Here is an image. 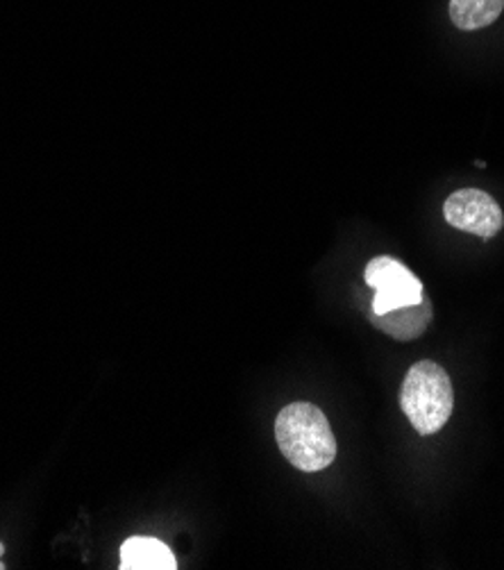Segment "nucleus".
<instances>
[{
    "label": "nucleus",
    "mask_w": 504,
    "mask_h": 570,
    "mask_svg": "<svg viewBox=\"0 0 504 570\" xmlns=\"http://www.w3.org/2000/svg\"><path fill=\"white\" fill-rule=\"evenodd\" d=\"M275 439L291 466L303 473L325 471L336 458L329 421L312 403H291L277 414Z\"/></svg>",
    "instance_id": "f257e3e1"
},
{
    "label": "nucleus",
    "mask_w": 504,
    "mask_h": 570,
    "mask_svg": "<svg viewBox=\"0 0 504 570\" xmlns=\"http://www.w3.org/2000/svg\"><path fill=\"white\" fill-rule=\"evenodd\" d=\"M401 407L418 434H436L455 410L451 375L434 362L414 364L403 382Z\"/></svg>",
    "instance_id": "f03ea898"
},
{
    "label": "nucleus",
    "mask_w": 504,
    "mask_h": 570,
    "mask_svg": "<svg viewBox=\"0 0 504 570\" xmlns=\"http://www.w3.org/2000/svg\"><path fill=\"white\" fill-rule=\"evenodd\" d=\"M366 284L375 289L373 312L375 316L388 314L401 307L418 305L423 296L421 279L394 257H375L366 266Z\"/></svg>",
    "instance_id": "7ed1b4c3"
},
{
    "label": "nucleus",
    "mask_w": 504,
    "mask_h": 570,
    "mask_svg": "<svg viewBox=\"0 0 504 570\" xmlns=\"http://www.w3.org/2000/svg\"><path fill=\"white\" fill-rule=\"evenodd\" d=\"M443 214L445 220L457 227V230H464L480 239L495 237L504 225V214L500 205L486 191L480 189L455 191L445 200Z\"/></svg>",
    "instance_id": "20e7f679"
},
{
    "label": "nucleus",
    "mask_w": 504,
    "mask_h": 570,
    "mask_svg": "<svg viewBox=\"0 0 504 570\" xmlns=\"http://www.w3.org/2000/svg\"><path fill=\"white\" fill-rule=\"evenodd\" d=\"M123 570H176L174 552L150 537H132L121 548Z\"/></svg>",
    "instance_id": "39448f33"
},
{
    "label": "nucleus",
    "mask_w": 504,
    "mask_h": 570,
    "mask_svg": "<svg viewBox=\"0 0 504 570\" xmlns=\"http://www.w3.org/2000/svg\"><path fill=\"white\" fill-rule=\"evenodd\" d=\"M379 327L391 334L394 338L401 341H412L416 336L423 334V330L427 327V323L432 321V305L427 298H423L418 305H409V307H401L388 314L377 316Z\"/></svg>",
    "instance_id": "423d86ee"
},
{
    "label": "nucleus",
    "mask_w": 504,
    "mask_h": 570,
    "mask_svg": "<svg viewBox=\"0 0 504 570\" xmlns=\"http://www.w3.org/2000/svg\"><path fill=\"white\" fill-rule=\"evenodd\" d=\"M504 0H451V19L459 30H480L500 19Z\"/></svg>",
    "instance_id": "0eeeda50"
},
{
    "label": "nucleus",
    "mask_w": 504,
    "mask_h": 570,
    "mask_svg": "<svg viewBox=\"0 0 504 570\" xmlns=\"http://www.w3.org/2000/svg\"><path fill=\"white\" fill-rule=\"evenodd\" d=\"M3 552H6V546L3 543H0V557H3ZM6 566H3V561H0V570H3Z\"/></svg>",
    "instance_id": "6e6552de"
}]
</instances>
